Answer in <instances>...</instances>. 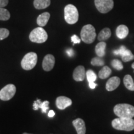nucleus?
I'll use <instances>...</instances> for the list:
<instances>
[{
  "label": "nucleus",
  "mask_w": 134,
  "mask_h": 134,
  "mask_svg": "<svg viewBox=\"0 0 134 134\" xmlns=\"http://www.w3.org/2000/svg\"><path fill=\"white\" fill-rule=\"evenodd\" d=\"M55 60L54 56L51 54H48L45 56L42 62V68L46 71H50L54 67Z\"/></svg>",
  "instance_id": "obj_10"
},
{
  "label": "nucleus",
  "mask_w": 134,
  "mask_h": 134,
  "mask_svg": "<svg viewBox=\"0 0 134 134\" xmlns=\"http://www.w3.org/2000/svg\"><path fill=\"white\" fill-rule=\"evenodd\" d=\"M71 41L73 42V44H76V43H80L81 42V39L76 35H73L71 37Z\"/></svg>",
  "instance_id": "obj_28"
},
{
  "label": "nucleus",
  "mask_w": 134,
  "mask_h": 134,
  "mask_svg": "<svg viewBox=\"0 0 134 134\" xmlns=\"http://www.w3.org/2000/svg\"><path fill=\"white\" fill-rule=\"evenodd\" d=\"M72 104V100L65 96H59L56 99V105L60 110H63Z\"/></svg>",
  "instance_id": "obj_11"
},
{
  "label": "nucleus",
  "mask_w": 134,
  "mask_h": 134,
  "mask_svg": "<svg viewBox=\"0 0 134 134\" xmlns=\"http://www.w3.org/2000/svg\"><path fill=\"white\" fill-rule=\"evenodd\" d=\"M55 115V113L53 110H49L48 114V116L49 117H53Z\"/></svg>",
  "instance_id": "obj_32"
},
{
  "label": "nucleus",
  "mask_w": 134,
  "mask_h": 134,
  "mask_svg": "<svg viewBox=\"0 0 134 134\" xmlns=\"http://www.w3.org/2000/svg\"><path fill=\"white\" fill-rule=\"evenodd\" d=\"M10 18V13L8 10L4 8H0V20L1 21H7Z\"/></svg>",
  "instance_id": "obj_23"
},
{
  "label": "nucleus",
  "mask_w": 134,
  "mask_h": 134,
  "mask_svg": "<svg viewBox=\"0 0 134 134\" xmlns=\"http://www.w3.org/2000/svg\"><path fill=\"white\" fill-rule=\"evenodd\" d=\"M112 73V70L108 66H104L99 72V78L100 79H106L110 76Z\"/></svg>",
  "instance_id": "obj_22"
},
{
  "label": "nucleus",
  "mask_w": 134,
  "mask_h": 134,
  "mask_svg": "<svg viewBox=\"0 0 134 134\" xmlns=\"http://www.w3.org/2000/svg\"><path fill=\"white\" fill-rule=\"evenodd\" d=\"M94 4L97 9L103 14L109 12L114 8L113 0H94Z\"/></svg>",
  "instance_id": "obj_8"
},
{
  "label": "nucleus",
  "mask_w": 134,
  "mask_h": 134,
  "mask_svg": "<svg viewBox=\"0 0 134 134\" xmlns=\"http://www.w3.org/2000/svg\"><path fill=\"white\" fill-rule=\"evenodd\" d=\"M64 18L65 21L69 24H74L79 18V13L76 6L68 4L64 8Z\"/></svg>",
  "instance_id": "obj_3"
},
{
  "label": "nucleus",
  "mask_w": 134,
  "mask_h": 134,
  "mask_svg": "<svg viewBox=\"0 0 134 134\" xmlns=\"http://www.w3.org/2000/svg\"><path fill=\"white\" fill-rule=\"evenodd\" d=\"M37 62V55L35 52L27 53L21 61V66L25 70L33 69Z\"/></svg>",
  "instance_id": "obj_6"
},
{
  "label": "nucleus",
  "mask_w": 134,
  "mask_h": 134,
  "mask_svg": "<svg viewBox=\"0 0 134 134\" xmlns=\"http://www.w3.org/2000/svg\"><path fill=\"white\" fill-rule=\"evenodd\" d=\"M23 134H31V133H26V132H25V133H23Z\"/></svg>",
  "instance_id": "obj_34"
},
{
  "label": "nucleus",
  "mask_w": 134,
  "mask_h": 134,
  "mask_svg": "<svg viewBox=\"0 0 134 134\" xmlns=\"http://www.w3.org/2000/svg\"><path fill=\"white\" fill-rule=\"evenodd\" d=\"M132 68H133V69H134V62L132 63Z\"/></svg>",
  "instance_id": "obj_33"
},
{
  "label": "nucleus",
  "mask_w": 134,
  "mask_h": 134,
  "mask_svg": "<svg viewBox=\"0 0 134 134\" xmlns=\"http://www.w3.org/2000/svg\"><path fill=\"white\" fill-rule=\"evenodd\" d=\"M66 53L69 57H73V55H74V51L72 48H69V49L67 50Z\"/></svg>",
  "instance_id": "obj_30"
},
{
  "label": "nucleus",
  "mask_w": 134,
  "mask_h": 134,
  "mask_svg": "<svg viewBox=\"0 0 134 134\" xmlns=\"http://www.w3.org/2000/svg\"><path fill=\"white\" fill-rule=\"evenodd\" d=\"M50 4V0H34V6L37 9H43L48 8Z\"/></svg>",
  "instance_id": "obj_19"
},
{
  "label": "nucleus",
  "mask_w": 134,
  "mask_h": 134,
  "mask_svg": "<svg viewBox=\"0 0 134 134\" xmlns=\"http://www.w3.org/2000/svg\"><path fill=\"white\" fill-rule=\"evenodd\" d=\"M120 83V80L119 77L114 76L109 79L105 85V89L108 91H113L118 88Z\"/></svg>",
  "instance_id": "obj_13"
},
{
  "label": "nucleus",
  "mask_w": 134,
  "mask_h": 134,
  "mask_svg": "<svg viewBox=\"0 0 134 134\" xmlns=\"http://www.w3.org/2000/svg\"><path fill=\"white\" fill-rule=\"evenodd\" d=\"M47 38V33L42 27H38L32 30L29 35L30 41L34 43H43L46 42Z\"/></svg>",
  "instance_id": "obj_5"
},
{
  "label": "nucleus",
  "mask_w": 134,
  "mask_h": 134,
  "mask_svg": "<svg viewBox=\"0 0 134 134\" xmlns=\"http://www.w3.org/2000/svg\"><path fill=\"white\" fill-rule=\"evenodd\" d=\"M48 104H49V102L48 100H45L43 102H41V100L40 99H37L34 103L33 109L37 110L38 109L41 108L42 109V113H46L47 111L48 110V109H49Z\"/></svg>",
  "instance_id": "obj_15"
},
{
  "label": "nucleus",
  "mask_w": 134,
  "mask_h": 134,
  "mask_svg": "<svg viewBox=\"0 0 134 134\" xmlns=\"http://www.w3.org/2000/svg\"><path fill=\"white\" fill-rule=\"evenodd\" d=\"M86 76L87 78V80H88V83L94 82L97 79V76L96 73L91 70H89L86 72Z\"/></svg>",
  "instance_id": "obj_24"
},
{
  "label": "nucleus",
  "mask_w": 134,
  "mask_h": 134,
  "mask_svg": "<svg viewBox=\"0 0 134 134\" xmlns=\"http://www.w3.org/2000/svg\"><path fill=\"white\" fill-rule=\"evenodd\" d=\"M50 14L49 13L45 12L42 14H40L37 19V23L39 26L43 27L46 26L47 24L48 20L50 19Z\"/></svg>",
  "instance_id": "obj_17"
},
{
  "label": "nucleus",
  "mask_w": 134,
  "mask_h": 134,
  "mask_svg": "<svg viewBox=\"0 0 134 134\" xmlns=\"http://www.w3.org/2000/svg\"><path fill=\"white\" fill-rule=\"evenodd\" d=\"M111 36V31L109 28H104L99 33L98 39L99 41H104L109 39Z\"/></svg>",
  "instance_id": "obj_20"
},
{
  "label": "nucleus",
  "mask_w": 134,
  "mask_h": 134,
  "mask_svg": "<svg viewBox=\"0 0 134 134\" xmlns=\"http://www.w3.org/2000/svg\"><path fill=\"white\" fill-rule=\"evenodd\" d=\"M124 84L127 89L132 91H134V82L130 75H125L124 78Z\"/></svg>",
  "instance_id": "obj_21"
},
{
  "label": "nucleus",
  "mask_w": 134,
  "mask_h": 134,
  "mask_svg": "<svg viewBox=\"0 0 134 134\" xmlns=\"http://www.w3.org/2000/svg\"><path fill=\"white\" fill-rule=\"evenodd\" d=\"M101 58L102 57H99L93 58L91 61V64L93 66H103L104 65V62Z\"/></svg>",
  "instance_id": "obj_26"
},
{
  "label": "nucleus",
  "mask_w": 134,
  "mask_h": 134,
  "mask_svg": "<svg viewBox=\"0 0 134 134\" xmlns=\"http://www.w3.org/2000/svg\"><path fill=\"white\" fill-rule=\"evenodd\" d=\"M86 76L85 67L82 65L78 66L73 73V78L76 81H83Z\"/></svg>",
  "instance_id": "obj_12"
},
{
  "label": "nucleus",
  "mask_w": 134,
  "mask_h": 134,
  "mask_svg": "<svg viewBox=\"0 0 134 134\" xmlns=\"http://www.w3.org/2000/svg\"><path fill=\"white\" fill-rule=\"evenodd\" d=\"M114 113L118 117L133 118L134 107L129 104H118L114 108Z\"/></svg>",
  "instance_id": "obj_2"
},
{
  "label": "nucleus",
  "mask_w": 134,
  "mask_h": 134,
  "mask_svg": "<svg viewBox=\"0 0 134 134\" xmlns=\"http://www.w3.org/2000/svg\"><path fill=\"white\" fill-rule=\"evenodd\" d=\"M111 65L114 69L116 70H119H119H122L124 68V66L123 65H122L121 61H120V60L118 59H114L112 60Z\"/></svg>",
  "instance_id": "obj_25"
},
{
  "label": "nucleus",
  "mask_w": 134,
  "mask_h": 134,
  "mask_svg": "<svg viewBox=\"0 0 134 134\" xmlns=\"http://www.w3.org/2000/svg\"><path fill=\"white\" fill-rule=\"evenodd\" d=\"M81 40L86 43H93L96 37V33L95 28L91 24L85 25L82 28L81 33Z\"/></svg>",
  "instance_id": "obj_4"
},
{
  "label": "nucleus",
  "mask_w": 134,
  "mask_h": 134,
  "mask_svg": "<svg viewBox=\"0 0 134 134\" xmlns=\"http://www.w3.org/2000/svg\"><path fill=\"white\" fill-rule=\"evenodd\" d=\"M113 53L115 55H120L124 62H127L134 60V55L124 46H122L119 49L114 50Z\"/></svg>",
  "instance_id": "obj_9"
},
{
  "label": "nucleus",
  "mask_w": 134,
  "mask_h": 134,
  "mask_svg": "<svg viewBox=\"0 0 134 134\" xmlns=\"http://www.w3.org/2000/svg\"><path fill=\"white\" fill-rule=\"evenodd\" d=\"M9 35V30L6 28H0V41L7 38Z\"/></svg>",
  "instance_id": "obj_27"
},
{
  "label": "nucleus",
  "mask_w": 134,
  "mask_h": 134,
  "mask_svg": "<svg viewBox=\"0 0 134 134\" xmlns=\"http://www.w3.org/2000/svg\"><path fill=\"white\" fill-rule=\"evenodd\" d=\"M115 32H116L117 37L120 39H124L128 36L129 31V28L125 25L122 24L117 27Z\"/></svg>",
  "instance_id": "obj_16"
},
{
  "label": "nucleus",
  "mask_w": 134,
  "mask_h": 134,
  "mask_svg": "<svg viewBox=\"0 0 134 134\" xmlns=\"http://www.w3.org/2000/svg\"><path fill=\"white\" fill-rule=\"evenodd\" d=\"M97 86V84H96L94 82H91V83H89V86L91 89H94Z\"/></svg>",
  "instance_id": "obj_31"
},
{
  "label": "nucleus",
  "mask_w": 134,
  "mask_h": 134,
  "mask_svg": "<svg viewBox=\"0 0 134 134\" xmlns=\"http://www.w3.org/2000/svg\"><path fill=\"white\" fill-rule=\"evenodd\" d=\"M9 3V0H0V8H4Z\"/></svg>",
  "instance_id": "obj_29"
},
{
  "label": "nucleus",
  "mask_w": 134,
  "mask_h": 134,
  "mask_svg": "<svg viewBox=\"0 0 134 134\" xmlns=\"http://www.w3.org/2000/svg\"><path fill=\"white\" fill-rule=\"evenodd\" d=\"M105 47H106V43L104 41H100L96 46L95 52L96 55L99 57H103L105 53Z\"/></svg>",
  "instance_id": "obj_18"
},
{
  "label": "nucleus",
  "mask_w": 134,
  "mask_h": 134,
  "mask_svg": "<svg viewBox=\"0 0 134 134\" xmlns=\"http://www.w3.org/2000/svg\"><path fill=\"white\" fill-rule=\"evenodd\" d=\"M16 92V88L13 84L6 85L0 91V99L7 101L12 99Z\"/></svg>",
  "instance_id": "obj_7"
},
{
  "label": "nucleus",
  "mask_w": 134,
  "mask_h": 134,
  "mask_svg": "<svg viewBox=\"0 0 134 134\" xmlns=\"http://www.w3.org/2000/svg\"><path fill=\"white\" fill-rule=\"evenodd\" d=\"M73 126L76 130L77 134H85L86 133V129L85 125V121L80 118L73 120L72 122Z\"/></svg>",
  "instance_id": "obj_14"
},
{
  "label": "nucleus",
  "mask_w": 134,
  "mask_h": 134,
  "mask_svg": "<svg viewBox=\"0 0 134 134\" xmlns=\"http://www.w3.org/2000/svg\"><path fill=\"white\" fill-rule=\"evenodd\" d=\"M112 126L116 130L130 132L134 129V120L132 118L118 117L112 121Z\"/></svg>",
  "instance_id": "obj_1"
}]
</instances>
